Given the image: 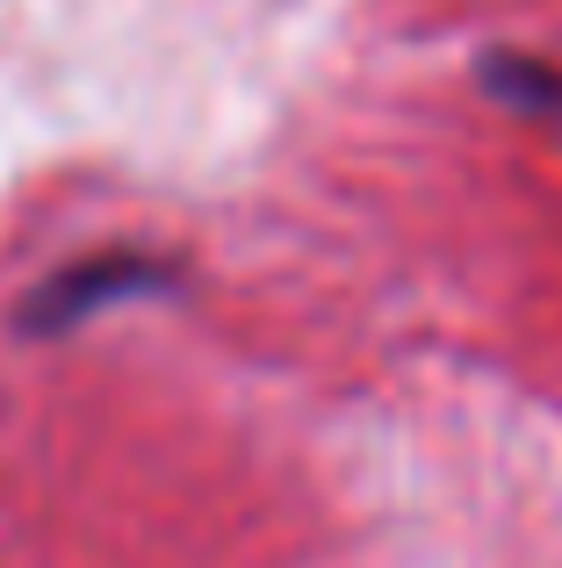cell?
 <instances>
[{"mask_svg": "<svg viewBox=\"0 0 562 568\" xmlns=\"http://www.w3.org/2000/svg\"><path fill=\"white\" fill-rule=\"evenodd\" d=\"M483 80H491L505 101H520V109H555L562 115V80L549 65H534V58H491Z\"/></svg>", "mask_w": 562, "mask_h": 568, "instance_id": "7a4b0ae2", "label": "cell"}, {"mask_svg": "<svg viewBox=\"0 0 562 568\" xmlns=\"http://www.w3.org/2000/svg\"><path fill=\"white\" fill-rule=\"evenodd\" d=\"M167 288V266L138 260V252H101V260H80L66 274H51L37 295H29L22 324L29 332H72L80 317H101L116 303H138V295Z\"/></svg>", "mask_w": 562, "mask_h": 568, "instance_id": "6da1fadb", "label": "cell"}]
</instances>
